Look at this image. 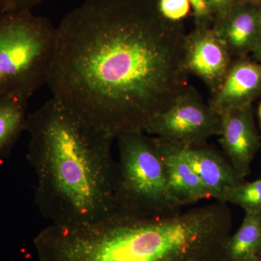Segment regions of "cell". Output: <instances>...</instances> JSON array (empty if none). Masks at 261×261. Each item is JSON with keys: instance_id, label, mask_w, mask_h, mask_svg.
<instances>
[{"instance_id": "5", "label": "cell", "mask_w": 261, "mask_h": 261, "mask_svg": "<svg viewBox=\"0 0 261 261\" xmlns=\"http://www.w3.org/2000/svg\"><path fill=\"white\" fill-rule=\"evenodd\" d=\"M118 161L114 181L115 212L159 215L181 210L169 190L152 138L141 130L116 136Z\"/></svg>"}, {"instance_id": "21", "label": "cell", "mask_w": 261, "mask_h": 261, "mask_svg": "<svg viewBox=\"0 0 261 261\" xmlns=\"http://www.w3.org/2000/svg\"><path fill=\"white\" fill-rule=\"evenodd\" d=\"M245 1L247 2V3H251V4L261 7V0H245Z\"/></svg>"}, {"instance_id": "1", "label": "cell", "mask_w": 261, "mask_h": 261, "mask_svg": "<svg viewBox=\"0 0 261 261\" xmlns=\"http://www.w3.org/2000/svg\"><path fill=\"white\" fill-rule=\"evenodd\" d=\"M187 34L159 0H86L57 27L53 97L116 137L144 132L188 87Z\"/></svg>"}, {"instance_id": "23", "label": "cell", "mask_w": 261, "mask_h": 261, "mask_svg": "<svg viewBox=\"0 0 261 261\" xmlns=\"http://www.w3.org/2000/svg\"><path fill=\"white\" fill-rule=\"evenodd\" d=\"M258 114H259V118H260V123H261V102H260V106H259Z\"/></svg>"}, {"instance_id": "13", "label": "cell", "mask_w": 261, "mask_h": 261, "mask_svg": "<svg viewBox=\"0 0 261 261\" xmlns=\"http://www.w3.org/2000/svg\"><path fill=\"white\" fill-rule=\"evenodd\" d=\"M28 101L16 96L0 97V159L10 158L20 135L25 132Z\"/></svg>"}, {"instance_id": "17", "label": "cell", "mask_w": 261, "mask_h": 261, "mask_svg": "<svg viewBox=\"0 0 261 261\" xmlns=\"http://www.w3.org/2000/svg\"><path fill=\"white\" fill-rule=\"evenodd\" d=\"M214 23L221 20L243 0H206Z\"/></svg>"}, {"instance_id": "11", "label": "cell", "mask_w": 261, "mask_h": 261, "mask_svg": "<svg viewBox=\"0 0 261 261\" xmlns=\"http://www.w3.org/2000/svg\"><path fill=\"white\" fill-rule=\"evenodd\" d=\"M213 28L231 56L253 51L261 43V7L243 0Z\"/></svg>"}, {"instance_id": "15", "label": "cell", "mask_w": 261, "mask_h": 261, "mask_svg": "<svg viewBox=\"0 0 261 261\" xmlns=\"http://www.w3.org/2000/svg\"><path fill=\"white\" fill-rule=\"evenodd\" d=\"M218 201L240 206L245 212H261V178L228 187Z\"/></svg>"}, {"instance_id": "22", "label": "cell", "mask_w": 261, "mask_h": 261, "mask_svg": "<svg viewBox=\"0 0 261 261\" xmlns=\"http://www.w3.org/2000/svg\"><path fill=\"white\" fill-rule=\"evenodd\" d=\"M241 261H260L259 259L257 258L256 255L255 256L249 257V258L245 259V260H241Z\"/></svg>"}, {"instance_id": "16", "label": "cell", "mask_w": 261, "mask_h": 261, "mask_svg": "<svg viewBox=\"0 0 261 261\" xmlns=\"http://www.w3.org/2000/svg\"><path fill=\"white\" fill-rule=\"evenodd\" d=\"M161 14L171 21L180 22L190 13V0H159Z\"/></svg>"}, {"instance_id": "6", "label": "cell", "mask_w": 261, "mask_h": 261, "mask_svg": "<svg viewBox=\"0 0 261 261\" xmlns=\"http://www.w3.org/2000/svg\"><path fill=\"white\" fill-rule=\"evenodd\" d=\"M221 130V116L188 86L169 108L149 121L144 132L171 143L199 146L219 136Z\"/></svg>"}, {"instance_id": "10", "label": "cell", "mask_w": 261, "mask_h": 261, "mask_svg": "<svg viewBox=\"0 0 261 261\" xmlns=\"http://www.w3.org/2000/svg\"><path fill=\"white\" fill-rule=\"evenodd\" d=\"M261 94V63L248 60L232 62L219 90L212 94L209 105L220 116L250 107Z\"/></svg>"}, {"instance_id": "20", "label": "cell", "mask_w": 261, "mask_h": 261, "mask_svg": "<svg viewBox=\"0 0 261 261\" xmlns=\"http://www.w3.org/2000/svg\"><path fill=\"white\" fill-rule=\"evenodd\" d=\"M252 53H253L254 57L261 63V43L254 49Z\"/></svg>"}, {"instance_id": "3", "label": "cell", "mask_w": 261, "mask_h": 261, "mask_svg": "<svg viewBox=\"0 0 261 261\" xmlns=\"http://www.w3.org/2000/svg\"><path fill=\"white\" fill-rule=\"evenodd\" d=\"M231 228L220 201L169 214L115 212L86 229L80 261H224Z\"/></svg>"}, {"instance_id": "19", "label": "cell", "mask_w": 261, "mask_h": 261, "mask_svg": "<svg viewBox=\"0 0 261 261\" xmlns=\"http://www.w3.org/2000/svg\"><path fill=\"white\" fill-rule=\"evenodd\" d=\"M46 0H0V13L32 10Z\"/></svg>"}, {"instance_id": "4", "label": "cell", "mask_w": 261, "mask_h": 261, "mask_svg": "<svg viewBox=\"0 0 261 261\" xmlns=\"http://www.w3.org/2000/svg\"><path fill=\"white\" fill-rule=\"evenodd\" d=\"M57 27L32 10L0 13V97L29 99L47 84Z\"/></svg>"}, {"instance_id": "14", "label": "cell", "mask_w": 261, "mask_h": 261, "mask_svg": "<svg viewBox=\"0 0 261 261\" xmlns=\"http://www.w3.org/2000/svg\"><path fill=\"white\" fill-rule=\"evenodd\" d=\"M261 248V212H245L243 224L225 245L224 261H241Z\"/></svg>"}, {"instance_id": "9", "label": "cell", "mask_w": 261, "mask_h": 261, "mask_svg": "<svg viewBox=\"0 0 261 261\" xmlns=\"http://www.w3.org/2000/svg\"><path fill=\"white\" fill-rule=\"evenodd\" d=\"M166 174L170 194L181 207L210 198L207 190L187 162L181 145L154 137Z\"/></svg>"}, {"instance_id": "12", "label": "cell", "mask_w": 261, "mask_h": 261, "mask_svg": "<svg viewBox=\"0 0 261 261\" xmlns=\"http://www.w3.org/2000/svg\"><path fill=\"white\" fill-rule=\"evenodd\" d=\"M187 162L205 187L209 196L219 200L225 190L243 182L238 173L214 149L205 145L182 146Z\"/></svg>"}, {"instance_id": "8", "label": "cell", "mask_w": 261, "mask_h": 261, "mask_svg": "<svg viewBox=\"0 0 261 261\" xmlns=\"http://www.w3.org/2000/svg\"><path fill=\"white\" fill-rule=\"evenodd\" d=\"M220 144L240 178L250 171L259 147L260 139L250 107L233 110L221 115Z\"/></svg>"}, {"instance_id": "18", "label": "cell", "mask_w": 261, "mask_h": 261, "mask_svg": "<svg viewBox=\"0 0 261 261\" xmlns=\"http://www.w3.org/2000/svg\"><path fill=\"white\" fill-rule=\"evenodd\" d=\"M195 17L196 27H212V16L206 0H190Z\"/></svg>"}, {"instance_id": "2", "label": "cell", "mask_w": 261, "mask_h": 261, "mask_svg": "<svg viewBox=\"0 0 261 261\" xmlns=\"http://www.w3.org/2000/svg\"><path fill=\"white\" fill-rule=\"evenodd\" d=\"M25 132L37 178L34 203L43 217L77 226L114 214V136L53 97L29 113Z\"/></svg>"}, {"instance_id": "7", "label": "cell", "mask_w": 261, "mask_h": 261, "mask_svg": "<svg viewBox=\"0 0 261 261\" xmlns=\"http://www.w3.org/2000/svg\"><path fill=\"white\" fill-rule=\"evenodd\" d=\"M232 56L213 27H196L187 34L185 44V66L188 74L200 78L216 93L224 82Z\"/></svg>"}]
</instances>
